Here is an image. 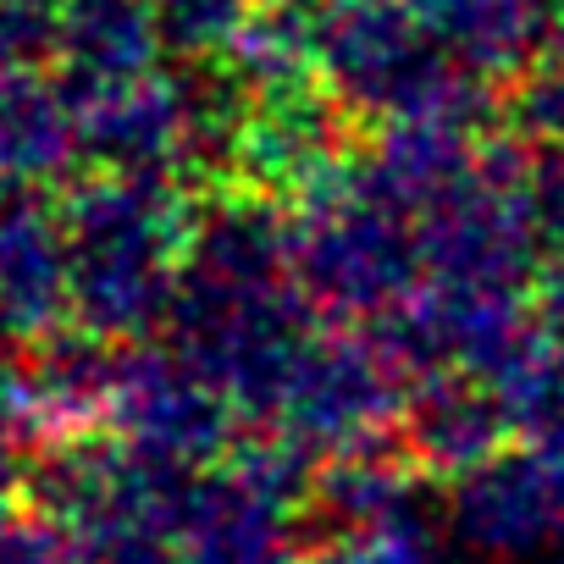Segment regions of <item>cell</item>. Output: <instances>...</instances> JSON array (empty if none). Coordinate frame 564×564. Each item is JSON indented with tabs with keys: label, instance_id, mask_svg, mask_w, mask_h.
I'll use <instances>...</instances> for the list:
<instances>
[{
	"label": "cell",
	"instance_id": "14",
	"mask_svg": "<svg viewBox=\"0 0 564 564\" xmlns=\"http://www.w3.org/2000/svg\"><path fill=\"white\" fill-rule=\"evenodd\" d=\"M73 311L67 221L40 199V188L0 194V316L18 333H51Z\"/></svg>",
	"mask_w": 564,
	"mask_h": 564
},
{
	"label": "cell",
	"instance_id": "6",
	"mask_svg": "<svg viewBox=\"0 0 564 564\" xmlns=\"http://www.w3.org/2000/svg\"><path fill=\"white\" fill-rule=\"evenodd\" d=\"M404 399H410L404 366L382 349V338L371 327L355 333L344 322L338 333L316 327L305 338V349L289 366V382L276 393L271 421H260V426H282L311 454L327 459V454L382 443L388 432H399Z\"/></svg>",
	"mask_w": 564,
	"mask_h": 564
},
{
	"label": "cell",
	"instance_id": "5",
	"mask_svg": "<svg viewBox=\"0 0 564 564\" xmlns=\"http://www.w3.org/2000/svg\"><path fill=\"white\" fill-rule=\"evenodd\" d=\"M415 227L426 276L454 289H531L547 254L525 205V155L514 144H487L476 172L421 210Z\"/></svg>",
	"mask_w": 564,
	"mask_h": 564
},
{
	"label": "cell",
	"instance_id": "12",
	"mask_svg": "<svg viewBox=\"0 0 564 564\" xmlns=\"http://www.w3.org/2000/svg\"><path fill=\"white\" fill-rule=\"evenodd\" d=\"M509 437H514V415H509L503 393L487 377H476V371H432V377L410 382L399 443L410 448V459L426 476L459 481L476 465L498 459Z\"/></svg>",
	"mask_w": 564,
	"mask_h": 564
},
{
	"label": "cell",
	"instance_id": "28",
	"mask_svg": "<svg viewBox=\"0 0 564 564\" xmlns=\"http://www.w3.org/2000/svg\"><path fill=\"white\" fill-rule=\"evenodd\" d=\"M558 564H564V558H558Z\"/></svg>",
	"mask_w": 564,
	"mask_h": 564
},
{
	"label": "cell",
	"instance_id": "3",
	"mask_svg": "<svg viewBox=\"0 0 564 564\" xmlns=\"http://www.w3.org/2000/svg\"><path fill=\"white\" fill-rule=\"evenodd\" d=\"M294 276L322 316L349 327H377L426 282L415 216L377 188L360 155L300 199Z\"/></svg>",
	"mask_w": 564,
	"mask_h": 564
},
{
	"label": "cell",
	"instance_id": "17",
	"mask_svg": "<svg viewBox=\"0 0 564 564\" xmlns=\"http://www.w3.org/2000/svg\"><path fill=\"white\" fill-rule=\"evenodd\" d=\"M421 465L410 459L404 443H360L344 454H327L316 465L305 509L322 520V531H355V525H382L421 514Z\"/></svg>",
	"mask_w": 564,
	"mask_h": 564
},
{
	"label": "cell",
	"instance_id": "11",
	"mask_svg": "<svg viewBox=\"0 0 564 564\" xmlns=\"http://www.w3.org/2000/svg\"><path fill=\"white\" fill-rule=\"evenodd\" d=\"M448 531L498 564L564 547V476L542 454H498L454 481Z\"/></svg>",
	"mask_w": 564,
	"mask_h": 564
},
{
	"label": "cell",
	"instance_id": "25",
	"mask_svg": "<svg viewBox=\"0 0 564 564\" xmlns=\"http://www.w3.org/2000/svg\"><path fill=\"white\" fill-rule=\"evenodd\" d=\"M0 564H89V553L56 520H18V531L0 547Z\"/></svg>",
	"mask_w": 564,
	"mask_h": 564
},
{
	"label": "cell",
	"instance_id": "9",
	"mask_svg": "<svg viewBox=\"0 0 564 564\" xmlns=\"http://www.w3.org/2000/svg\"><path fill=\"white\" fill-rule=\"evenodd\" d=\"M300 509V498L221 459L216 470L188 476L172 531V564H305Z\"/></svg>",
	"mask_w": 564,
	"mask_h": 564
},
{
	"label": "cell",
	"instance_id": "18",
	"mask_svg": "<svg viewBox=\"0 0 564 564\" xmlns=\"http://www.w3.org/2000/svg\"><path fill=\"white\" fill-rule=\"evenodd\" d=\"M166 51L155 0H62L67 84H117L155 73Z\"/></svg>",
	"mask_w": 564,
	"mask_h": 564
},
{
	"label": "cell",
	"instance_id": "20",
	"mask_svg": "<svg viewBox=\"0 0 564 564\" xmlns=\"http://www.w3.org/2000/svg\"><path fill=\"white\" fill-rule=\"evenodd\" d=\"M305 564H443L437 536L421 514L382 520V525H355V531H327Z\"/></svg>",
	"mask_w": 564,
	"mask_h": 564
},
{
	"label": "cell",
	"instance_id": "8",
	"mask_svg": "<svg viewBox=\"0 0 564 564\" xmlns=\"http://www.w3.org/2000/svg\"><path fill=\"white\" fill-rule=\"evenodd\" d=\"M349 122L355 117L322 89V78L249 95V117L232 150V183L300 205L349 161Z\"/></svg>",
	"mask_w": 564,
	"mask_h": 564
},
{
	"label": "cell",
	"instance_id": "4",
	"mask_svg": "<svg viewBox=\"0 0 564 564\" xmlns=\"http://www.w3.org/2000/svg\"><path fill=\"white\" fill-rule=\"evenodd\" d=\"M29 492L40 514L89 553V564H172L188 470H172L122 437L84 432L45 448L29 470Z\"/></svg>",
	"mask_w": 564,
	"mask_h": 564
},
{
	"label": "cell",
	"instance_id": "21",
	"mask_svg": "<svg viewBox=\"0 0 564 564\" xmlns=\"http://www.w3.org/2000/svg\"><path fill=\"white\" fill-rule=\"evenodd\" d=\"M166 51L177 56H221L232 34L260 12V0H155Z\"/></svg>",
	"mask_w": 564,
	"mask_h": 564
},
{
	"label": "cell",
	"instance_id": "27",
	"mask_svg": "<svg viewBox=\"0 0 564 564\" xmlns=\"http://www.w3.org/2000/svg\"><path fill=\"white\" fill-rule=\"evenodd\" d=\"M300 7H311V12H322V7H333V0H300Z\"/></svg>",
	"mask_w": 564,
	"mask_h": 564
},
{
	"label": "cell",
	"instance_id": "1",
	"mask_svg": "<svg viewBox=\"0 0 564 564\" xmlns=\"http://www.w3.org/2000/svg\"><path fill=\"white\" fill-rule=\"evenodd\" d=\"M73 316L106 338H150L166 322L194 221L188 183L100 172L67 205Z\"/></svg>",
	"mask_w": 564,
	"mask_h": 564
},
{
	"label": "cell",
	"instance_id": "26",
	"mask_svg": "<svg viewBox=\"0 0 564 564\" xmlns=\"http://www.w3.org/2000/svg\"><path fill=\"white\" fill-rule=\"evenodd\" d=\"M531 289H536V311H542V322H547L553 333H564V243H553V249L542 254Z\"/></svg>",
	"mask_w": 564,
	"mask_h": 564
},
{
	"label": "cell",
	"instance_id": "16",
	"mask_svg": "<svg viewBox=\"0 0 564 564\" xmlns=\"http://www.w3.org/2000/svg\"><path fill=\"white\" fill-rule=\"evenodd\" d=\"M73 161H84L73 89L45 73H0V183L45 188Z\"/></svg>",
	"mask_w": 564,
	"mask_h": 564
},
{
	"label": "cell",
	"instance_id": "7",
	"mask_svg": "<svg viewBox=\"0 0 564 564\" xmlns=\"http://www.w3.org/2000/svg\"><path fill=\"white\" fill-rule=\"evenodd\" d=\"M238 404L232 393L205 377L194 360H183L172 344H133L122 349L111 426L139 454L172 465V470H205L221 465L238 443Z\"/></svg>",
	"mask_w": 564,
	"mask_h": 564
},
{
	"label": "cell",
	"instance_id": "10",
	"mask_svg": "<svg viewBox=\"0 0 564 564\" xmlns=\"http://www.w3.org/2000/svg\"><path fill=\"white\" fill-rule=\"evenodd\" d=\"M78 100L84 161L122 177H172L194 188V144L177 78L139 73L117 84H67Z\"/></svg>",
	"mask_w": 564,
	"mask_h": 564
},
{
	"label": "cell",
	"instance_id": "15",
	"mask_svg": "<svg viewBox=\"0 0 564 564\" xmlns=\"http://www.w3.org/2000/svg\"><path fill=\"white\" fill-rule=\"evenodd\" d=\"M117 371H122V349L117 338L95 333V327H51L40 333L34 355H29V399H34V421L40 437H84L111 426V399H117Z\"/></svg>",
	"mask_w": 564,
	"mask_h": 564
},
{
	"label": "cell",
	"instance_id": "23",
	"mask_svg": "<svg viewBox=\"0 0 564 564\" xmlns=\"http://www.w3.org/2000/svg\"><path fill=\"white\" fill-rule=\"evenodd\" d=\"M62 62V0H0V73Z\"/></svg>",
	"mask_w": 564,
	"mask_h": 564
},
{
	"label": "cell",
	"instance_id": "2",
	"mask_svg": "<svg viewBox=\"0 0 564 564\" xmlns=\"http://www.w3.org/2000/svg\"><path fill=\"white\" fill-rule=\"evenodd\" d=\"M316 78L355 122L437 117L481 133L492 84L459 67L410 0H333L316 12Z\"/></svg>",
	"mask_w": 564,
	"mask_h": 564
},
{
	"label": "cell",
	"instance_id": "19",
	"mask_svg": "<svg viewBox=\"0 0 564 564\" xmlns=\"http://www.w3.org/2000/svg\"><path fill=\"white\" fill-rule=\"evenodd\" d=\"M503 404H509L525 448L542 454L564 476V333L542 338V349L525 360V371L503 388Z\"/></svg>",
	"mask_w": 564,
	"mask_h": 564
},
{
	"label": "cell",
	"instance_id": "22",
	"mask_svg": "<svg viewBox=\"0 0 564 564\" xmlns=\"http://www.w3.org/2000/svg\"><path fill=\"white\" fill-rule=\"evenodd\" d=\"M503 122L514 128V139L536 144H564V51L542 56L536 67H525L509 84L503 100Z\"/></svg>",
	"mask_w": 564,
	"mask_h": 564
},
{
	"label": "cell",
	"instance_id": "13",
	"mask_svg": "<svg viewBox=\"0 0 564 564\" xmlns=\"http://www.w3.org/2000/svg\"><path fill=\"white\" fill-rule=\"evenodd\" d=\"M432 40L487 84H514L564 45V0H410Z\"/></svg>",
	"mask_w": 564,
	"mask_h": 564
},
{
	"label": "cell",
	"instance_id": "24",
	"mask_svg": "<svg viewBox=\"0 0 564 564\" xmlns=\"http://www.w3.org/2000/svg\"><path fill=\"white\" fill-rule=\"evenodd\" d=\"M525 205L536 216L542 243H564V144H536L525 155Z\"/></svg>",
	"mask_w": 564,
	"mask_h": 564
}]
</instances>
